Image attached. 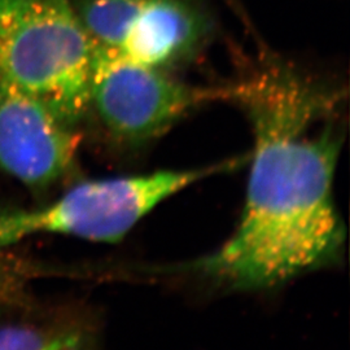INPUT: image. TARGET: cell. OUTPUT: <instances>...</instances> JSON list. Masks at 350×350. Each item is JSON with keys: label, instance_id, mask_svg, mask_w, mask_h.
I'll return each instance as SVG.
<instances>
[{"label": "cell", "instance_id": "obj_1", "mask_svg": "<svg viewBox=\"0 0 350 350\" xmlns=\"http://www.w3.org/2000/svg\"><path fill=\"white\" fill-rule=\"evenodd\" d=\"M254 137L247 196L225 243L188 267L234 291L279 287L340 262L347 231L334 200L341 139L335 98L287 66L230 88Z\"/></svg>", "mask_w": 350, "mask_h": 350}, {"label": "cell", "instance_id": "obj_2", "mask_svg": "<svg viewBox=\"0 0 350 350\" xmlns=\"http://www.w3.org/2000/svg\"><path fill=\"white\" fill-rule=\"evenodd\" d=\"M94 49L70 0H0V82L69 125L91 107Z\"/></svg>", "mask_w": 350, "mask_h": 350}, {"label": "cell", "instance_id": "obj_3", "mask_svg": "<svg viewBox=\"0 0 350 350\" xmlns=\"http://www.w3.org/2000/svg\"><path fill=\"white\" fill-rule=\"evenodd\" d=\"M225 167L86 180L38 208H0V250L43 234L117 243L159 204Z\"/></svg>", "mask_w": 350, "mask_h": 350}, {"label": "cell", "instance_id": "obj_4", "mask_svg": "<svg viewBox=\"0 0 350 350\" xmlns=\"http://www.w3.org/2000/svg\"><path fill=\"white\" fill-rule=\"evenodd\" d=\"M94 47L90 105L120 142L142 144L161 135L189 109L228 99L227 88H189L120 51Z\"/></svg>", "mask_w": 350, "mask_h": 350}, {"label": "cell", "instance_id": "obj_5", "mask_svg": "<svg viewBox=\"0 0 350 350\" xmlns=\"http://www.w3.org/2000/svg\"><path fill=\"white\" fill-rule=\"evenodd\" d=\"M79 135L47 105L0 82V167L31 188H46L75 163Z\"/></svg>", "mask_w": 350, "mask_h": 350}, {"label": "cell", "instance_id": "obj_6", "mask_svg": "<svg viewBox=\"0 0 350 350\" xmlns=\"http://www.w3.org/2000/svg\"><path fill=\"white\" fill-rule=\"evenodd\" d=\"M202 34V18L187 1L150 0L130 26L120 52L161 69L189 55Z\"/></svg>", "mask_w": 350, "mask_h": 350}, {"label": "cell", "instance_id": "obj_7", "mask_svg": "<svg viewBox=\"0 0 350 350\" xmlns=\"http://www.w3.org/2000/svg\"><path fill=\"white\" fill-rule=\"evenodd\" d=\"M150 0H77L75 10L95 46L120 51L126 34Z\"/></svg>", "mask_w": 350, "mask_h": 350}, {"label": "cell", "instance_id": "obj_8", "mask_svg": "<svg viewBox=\"0 0 350 350\" xmlns=\"http://www.w3.org/2000/svg\"><path fill=\"white\" fill-rule=\"evenodd\" d=\"M90 338L72 325L0 327V350H90Z\"/></svg>", "mask_w": 350, "mask_h": 350}]
</instances>
